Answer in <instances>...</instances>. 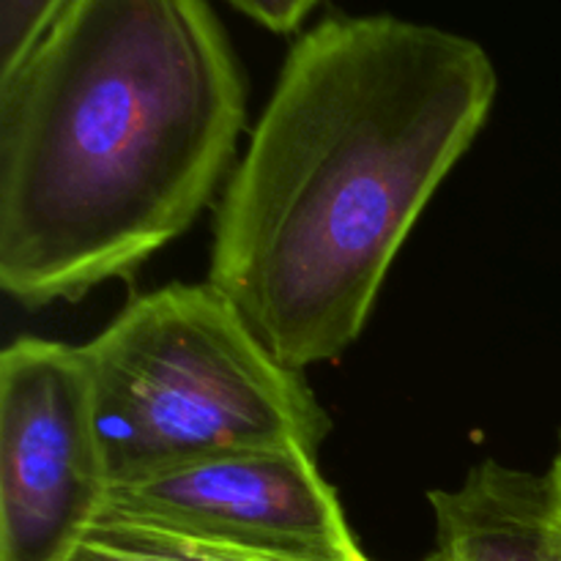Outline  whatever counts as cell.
I'll return each mask as SVG.
<instances>
[{
  "mask_svg": "<svg viewBox=\"0 0 561 561\" xmlns=\"http://www.w3.org/2000/svg\"><path fill=\"white\" fill-rule=\"evenodd\" d=\"M496 91L480 44L400 16H332L290 47L225 186L208 268L285 367L354 345Z\"/></svg>",
  "mask_w": 561,
  "mask_h": 561,
  "instance_id": "1",
  "label": "cell"
},
{
  "mask_svg": "<svg viewBox=\"0 0 561 561\" xmlns=\"http://www.w3.org/2000/svg\"><path fill=\"white\" fill-rule=\"evenodd\" d=\"M208 0H69L0 82V285L25 307L129 277L190 230L244 129Z\"/></svg>",
  "mask_w": 561,
  "mask_h": 561,
  "instance_id": "2",
  "label": "cell"
},
{
  "mask_svg": "<svg viewBox=\"0 0 561 561\" xmlns=\"http://www.w3.org/2000/svg\"><path fill=\"white\" fill-rule=\"evenodd\" d=\"M82 351L113 488L236 449L318 455L332 431L301 373L211 283L135 296Z\"/></svg>",
  "mask_w": 561,
  "mask_h": 561,
  "instance_id": "3",
  "label": "cell"
},
{
  "mask_svg": "<svg viewBox=\"0 0 561 561\" xmlns=\"http://www.w3.org/2000/svg\"><path fill=\"white\" fill-rule=\"evenodd\" d=\"M82 345L20 337L0 356V561H60L107 507Z\"/></svg>",
  "mask_w": 561,
  "mask_h": 561,
  "instance_id": "4",
  "label": "cell"
},
{
  "mask_svg": "<svg viewBox=\"0 0 561 561\" xmlns=\"http://www.w3.org/2000/svg\"><path fill=\"white\" fill-rule=\"evenodd\" d=\"M110 504L181 529L312 561H373L305 447L214 455L110 491Z\"/></svg>",
  "mask_w": 561,
  "mask_h": 561,
  "instance_id": "5",
  "label": "cell"
},
{
  "mask_svg": "<svg viewBox=\"0 0 561 561\" xmlns=\"http://www.w3.org/2000/svg\"><path fill=\"white\" fill-rule=\"evenodd\" d=\"M433 561H561L548 477L482 460L455 491L431 493Z\"/></svg>",
  "mask_w": 561,
  "mask_h": 561,
  "instance_id": "6",
  "label": "cell"
},
{
  "mask_svg": "<svg viewBox=\"0 0 561 561\" xmlns=\"http://www.w3.org/2000/svg\"><path fill=\"white\" fill-rule=\"evenodd\" d=\"M60 561H312L261 551L181 529L148 515L107 507Z\"/></svg>",
  "mask_w": 561,
  "mask_h": 561,
  "instance_id": "7",
  "label": "cell"
},
{
  "mask_svg": "<svg viewBox=\"0 0 561 561\" xmlns=\"http://www.w3.org/2000/svg\"><path fill=\"white\" fill-rule=\"evenodd\" d=\"M69 0H0V82L9 80Z\"/></svg>",
  "mask_w": 561,
  "mask_h": 561,
  "instance_id": "8",
  "label": "cell"
},
{
  "mask_svg": "<svg viewBox=\"0 0 561 561\" xmlns=\"http://www.w3.org/2000/svg\"><path fill=\"white\" fill-rule=\"evenodd\" d=\"M228 3L266 31L294 33L321 0H228Z\"/></svg>",
  "mask_w": 561,
  "mask_h": 561,
  "instance_id": "9",
  "label": "cell"
},
{
  "mask_svg": "<svg viewBox=\"0 0 561 561\" xmlns=\"http://www.w3.org/2000/svg\"><path fill=\"white\" fill-rule=\"evenodd\" d=\"M548 496H551L553 520H557L561 529V447H559L557 460H553L551 471H548Z\"/></svg>",
  "mask_w": 561,
  "mask_h": 561,
  "instance_id": "10",
  "label": "cell"
},
{
  "mask_svg": "<svg viewBox=\"0 0 561 561\" xmlns=\"http://www.w3.org/2000/svg\"><path fill=\"white\" fill-rule=\"evenodd\" d=\"M425 561H433V559H425Z\"/></svg>",
  "mask_w": 561,
  "mask_h": 561,
  "instance_id": "11",
  "label": "cell"
}]
</instances>
